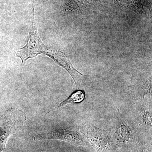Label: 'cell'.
<instances>
[{"label": "cell", "instance_id": "277c9868", "mask_svg": "<svg viewBox=\"0 0 152 152\" xmlns=\"http://www.w3.org/2000/svg\"><path fill=\"white\" fill-rule=\"evenodd\" d=\"M34 12V11L32 25L27 43L23 48L19 49L15 52L17 56L21 59L22 66H24L25 63L28 59L38 56V50L43 42L38 34Z\"/></svg>", "mask_w": 152, "mask_h": 152}, {"label": "cell", "instance_id": "6da1fadb", "mask_svg": "<svg viewBox=\"0 0 152 152\" xmlns=\"http://www.w3.org/2000/svg\"><path fill=\"white\" fill-rule=\"evenodd\" d=\"M26 116L23 111L12 108L6 111L0 126V152H5L6 144L12 134L24 130Z\"/></svg>", "mask_w": 152, "mask_h": 152}, {"label": "cell", "instance_id": "ba28073f", "mask_svg": "<svg viewBox=\"0 0 152 152\" xmlns=\"http://www.w3.org/2000/svg\"><path fill=\"white\" fill-rule=\"evenodd\" d=\"M142 119L145 125L151 128L152 113L149 110H145L142 114Z\"/></svg>", "mask_w": 152, "mask_h": 152}, {"label": "cell", "instance_id": "3957f363", "mask_svg": "<svg viewBox=\"0 0 152 152\" xmlns=\"http://www.w3.org/2000/svg\"><path fill=\"white\" fill-rule=\"evenodd\" d=\"M84 137L80 132L72 129H58L34 137V141L45 140H59L73 145H83L85 144Z\"/></svg>", "mask_w": 152, "mask_h": 152}, {"label": "cell", "instance_id": "8992f818", "mask_svg": "<svg viewBox=\"0 0 152 152\" xmlns=\"http://www.w3.org/2000/svg\"><path fill=\"white\" fill-rule=\"evenodd\" d=\"M132 137V130L129 125L123 121L118 123L114 134V138L117 143H127Z\"/></svg>", "mask_w": 152, "mask_h": 152}, {"label": "cell", "instance_id": "5b68a950", "mask_svg": "<svg viewBox=\"0 0 152 152\" xmlns=\"http://www.w3.org/2000/svg\"><path fill=\"white\" fill-rule=\"evenodd\" d=\"M42 54L50 57L58 65L65 69L70 75L77 87L80 85L82 78L86 76L75 69L65 54L59 50L46 46L43 50Z\"/></svg>", "mask_w": 152, "mask_h": 152}, {"label": "cell", "instance_id": "52a82bcc", "mask_svg": "<svg viewBox=\"0 0 152 152\" xmlns=\"http://www.w3.org/2000/svg\"><path fill=\"white\" fill-rule=\"evenodd\" d=\"M86 93L83 90H77L72 93L69 96L60 103L57 107L66 105L68 104L80 103L84 100L86 98Z\"/></svg>", "mask_w": 152, "mask_h": 152}, {"label": "cell", "instance_id": "7a4b0ae2", "mask_svg": "<svg viewBox=\"0 0 152 152\" xmlns=\"http://www.w3.org/2000/svg\"><path fill=\"white\" fill-rule=\"evenodd\" d=\"M80 132L98 152H109L111 150L113 140L107 131L99 129L91 123H87Z\"/></svg>", "mask_w": 152, "mask_h": 152}]
</instances>
